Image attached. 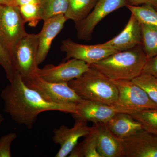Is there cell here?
Segmentation results:
<instances>
[{"label": "cell", "mask_w": 157, "mask_h": 157, "mask_svg": "<svg viewBox=\"0 0 157 157\" xmlns=\"http://www.w3.org/2000/svg\"><path fill=\"white\" fill-rule=\"evenodd\" d=\"M16 6L19 9L25 22L32 27L36 26L42 20L40 15V0H16Z\"/></svg>", "instance_id": "obj_19"}, {"label": "cell", "mask_w": 157, "mask_h": 157, "mask_svg": "<svg viewBox=\"0 0 157 157\" xmlns=\"http://www.w3.org/2000/svg\"><path fill=\"white\" fill-rule=\"evenodd\" d=\"M1 98L4 101V112L15 123L29 129L33 128L42 112L58 111L73 114L77 109V104H59L48 101L29 87L17 72L13 81L2 91Z\"/></svg>", "instance_id": "obj_1"}, {"label": "cell", "mask_w": 157, "mask_h": 157, "mask_svg": "<svg viewBox=\"0 0 157 157\" xmlns=\"http://www.w3.org/2000/svg\"><path fill=\"white\" fill-rule=\"evenodd\" d=\"M68 3V0H40L41 20L45 21L57 15H65Z\"/></svg>", "instance_id": "obj_20"}, {"label": "cell", "mask_w": 157, "mask_h": 157, "mask_svg": "<svg viewBox=\"0 0 157 157\" xmlns=\"http://www.w3.org/2000/svg\"><path fill=\"white\" fill-rule=\"evenodd\" d=\"M0 5L16 6V0H0Z\"/></svg>", "instance_id": "obj_30"}, {"label": "cell", "mask_w": 157, "mask_h": 157, "mask_svg": "<svg viewBox=\"0 0 157 157\" xmlns=\"http://www.w3.org/2000/svg\"><path fill=\"white\" fill-rule=\"evenodd\" d=\"M142 44L141 24L132 14L124 28L116 36L101 45L117 52L129 50Z\"/></svg>", "instance_id": "obj_13"}, {"label": "cell", "mask_w": 157, "mask_h": 157, "mask_svg": "<svg viewBox=\"0 0 157 157\" xmlns=\"http://www.w3.org/2000/svg\"><path fill=\"white\" fill-rule=\"evenodd\" d=\"M116 137L121 140L125 139L143 129L142 125L131 114L118 112L105 123Z\"/></svg>", "instance_id": "obj_17"}, {"label": "cell", "mask_w": 157, "mask_h": 157, "mask_svg": "<svg viewBox=\"0 0 157 157\" xmlns=\"http://www.w3.org/2000/svg\"><path fill=\"white\" fill-rule=\"evenodd\" d=\"M0 65L5 70L7 78L11 82L17 73L10 52L0 37Z\"/></svg>", "instance_id": "obj_24"}, {"label": "cell", "mask_w": 157, "mask_h": 157, "mask_svg": "<svg viewBox=\"0 0 157 157\" xmlns=\"http://www.w3.org/2000/svg\"><path fill=\"white\" fill-rule=\"evenodd\" d=\"M90 67L84 62L71 59L57 66L48 64L42 69L38 68L34 74L49 82L68 83L81 76Z\"/></svg>", "instance_id": "obj_8"}, {"label": "cell", "mask_w": 157, "mask_h": 157, "mask_svg": "<svg viewBox=\"0 0 157 157\" xmlns=\"http://www.w3.org/2000/svg\"><path fill=\"white\" fill-rule=\"evenodd\" d=\"M86 138L79 143L82 149L84 157H101L97 149V137L94 129H92Z\"/></svg>", "instance_id": "obj_26"}, {"label": "cell", "mask_w": 157, "mask_h": 157, "mask_svg": "<svg viewBox=\"0 0 157 157\" xmlns=\"http://www.w3.org/2000/svg\"><path fill=\"white\" fill-rule=\"evenodd\" d=\"M25 23L17 6L0 5V37L12 57L17 42L27 33Z\"/></svg>", "instance_id": "obj_6"}, {"label": "cell", "mask_w": 157, "mask_h": 157, "mask_svg": "<svg viewBox=\"0 0 157 157\" xmlns=\"http://www.w3.org/2000/svg\"><path fill=\"white\" fill-rule=\"evenodd\" d=\"M17 137L16 133L11 132L0 138V157H11V144Z\"/></svg>", "instance_id": "obj_27"}, {"label": "cell", "mask_w": 157, "mask_h": 157, "mask_svg": "<svg viewBox=\"0 0 157 157\" xmlns=\"http://www.w3.org/2000/svg\"><path fill=\"white\" fill-rule=\"evenodd\" d=\"M121 141L124 157H157V136L144 129Z\"/></svg>", "instance_id": "obj_12"}, {"label": "cell", "mask_w": 157, "mask_h": 157, "mask_svg": "<svg viewBox=\"0 0 157 157\" xmlns=\"http://www.w3.org/2000/svg\"><path fill=\"white\" fill-rule=\"evenodd\" d=\"M92 127L88 125L87 122L76 120L72 128L62 125L58 129L53 130L52 140L56 144H59L60 148L56 157H66L69 155L80 137L87 136L91 132Z\"/></svg>", "instance_id": "obj_11"}, {"label": "cell", "mask_w": 157, "mask_h": 157, "mask_svg": "<svg viewBox=\"0 0 157 157\" xmlns=\"http://www.w3.org/2000/svg\"><path fill=\"white\" fill-rule=\"evenodd\" d=\"M118 112L113 106L82 99L77 104L76 113L72 115L75 120L106 123Z\"/></svg>", "instance_id": "obj_14"}, {"label": "cell", "mask_w": 157, "mask_h": 157, "mask_svg": "<svg viewBox=\"0 0 157 157\" xmlns=\"http://www.w3.org/2000/svg\"><path fill=\"white\" fill-rule=\"evenodd\" d=\"M4 120H5V118H4L2 114L0 113V126L1 125Z\"/></svg>", "instance_id": "obj_31"}, {"label": "cell", "mask_w": 157, "mask_h": 157, "mask_svg": "<svg viewBox=\"0 0 157 157\" xmlns=\"http://www.w3.org/2000/svg\"><path fill=\"white\" fill-rule=\"evenodd\" d=\"M97 137V149L101 157H124L121 140L114 136L105 123L93 126Z\"/></svg>", "instance_id": "obj_16"}, {"label": "cell", "mask_w": 157, "mask_h": 157, "mask_svg": "<svg viewBox=\"0 0 157 157\" xmlns=\"http://www.w3.org/2000/svg\"><path fill=\"white\" fill-rule=\"evenodd\" d=\"M157 78V55L148 59L144 67L142 73Z\"/></svg>", "instance_id": "obj_28"}, {"label": "cell", "mask_w": 157, "mask_h": 157, "mask_svg": "<svg viewBox=\"0 0 157 157\" xmlns=\"http://www.w3.org/2000/svg\"><path fill=\"white\" fill-rule=\"evenodd\" d=\"M128 4L127 0H98L87 17L76 25L78 39L86 41L90 40L96 26L103 18Z\"/></svg>", "instance_id": "obj_9"}, {"label": "cell", "mask_w": 157, "mask_h": 157, "mask_svg": "<svg viewBox=\"0 0 157 157\" xmlns=\"http://www.w3.org/2000/svg\"><path fill=\"white\" fill-rule=\"evenodd\" d=\"M144 130L157 136V109H147L131 113Z\"/></svg>", "instance_id": "obj_23"}, {"label": "cell", "mask_w": 157, "mask_h": 157, "mask_svg": "<svg viewBox=\"0 0 157 157\" xmlns=\"http://www.w3.org/2000/svg\"><path fill=\"white\" fill-rule=\"evenodd\" d=\"M128 5L133 6L149 5L152 6L157 10V0H127Z\"/></svg>", "instance_id": "obj_29"}, {"label": "cell", "mask_w": 157, "mask_h": 157, "mask_svg": "<svg viewBox=\"0 0 157 157\" xmlns=\"http://www.w3.org/2000/svg\"><path fill=\"white\" fill-rule=\"evenodd\" d=\"M67 20L64 14H61L43 21V27L38 34L39 46L37 63L38 66L45 60L54 39L63 28Z\"/></svg>", "instance_id": "obj_15"}, {"label": "cell", "mask_w": 157, "mask_h": 157, "mask_svg": "<svg viewBox=\"0 0 157 157\" xmlns=\"http://www.w3.org/2000/svg\"><path fill=\"white\" fill-rule=\"evenodd\" d=\"M132 81L147 93L150 98L157 104V78L142 73Z\"/></svg>", "instance_id": "obj_25"}, {"label": "cell", "mask_w": 157, "mask_h": 157, "mask_svg": "<svg viewBox=\"0 0 157 157\" xmlns=\"http://www.w3.org/2000/svg\"><path fill=\"white\" fill-rule=\"evenodd\" d=\"M98 0H68L67 10L65 14L67 20L77 25L83 20L92 11Z\"/></svg>", "instance_id": "obj_18"}, {"label": "cell", "mask_w": 157, "mask_h": 157, "mask_svg": "<svg viewBox=\"0 0 157 157\" xmlns=\"http://www.w3.org/2000/svg\"><path fill=\"white\" fill-rule=\"evenodd\" d=\"M141 24L142 45L148 59L157 55V29L152 26Z\"/></svg>", "instance_id": "obj_21"}, {"label": "cell", "mask_w": 157, "mask_h": 157, "mask_svg": "<svg viewBox=\"0 0 157 157\" xmlns=\"http://www.w3.org/2000/svg\"><path fill=\"white\" fill-rule=\"evenodd\" d=\"M148 60L142 44L129 50L117 52L90 65L112 80H132L142 74Z\"/></svg>", "instance_id": "obj_2"}, {"label": "cell", "mask_w": 157, "mask_h": 157, "mask_svg": "<svg viewBox=\"0 0 157 157\" xmlns=\"http://www.w3.org/2000/svg\"><path fill=\"white\" fill-rule=\"evenodd\" d=\"M39 39L38 34H26L17 42L12 58L15 69L22 77L35 74L37 64Z\"/></svg>", "instance_id": "obj_7"}, {"label": "cell", "mask_w": 157, "mask_h": 157, "mask_svg": "<svg viewBox=\"0 0 157 157\" xmlns=\"http://www.w3.org/2000/svg\"><path fill=\"white\" fill-rule=\"evenodd\" d=\"M68 84L83 100L110 106L117 100L118 91L113 81L90 66L87 71Z\"/></svg>", "instance_id": "obj_3"}, {"label": "cell", "mask_w": 157, "mask_h": 157, "mask_svg": "<svg viewBox=\"0 0 157 157\" xmlns=\"http://www.w3.org/2000/svg\"><path fill=\"white\" fill-rule=\"evenodd\" d=\"M126 7L140 23L145 24L157 29V10L149 5L133 6L127 5Z\"/></svg>", "instance_id": "obj_22"}, {"label": "cell", "mask_w": 157, "mask_h": 157, "mask_svg": "<svg viewBox=\"0 0 157 157\" xmlns=\"http://www.w3.org/2000/svg\"><path fill=\"white\" fill-rule=\"evenodd\" d=\"M60 48L66 53L67 59H76L90 65L96 63L117 52L101 44L83 45L76 43L70 39L62 41Z\"/></svg>", "instance_id": "obj_10"}, {"label": "cell", "mask_w": 157, "mask_h": 157, "mask_svg": "<svg viewBox=\"0 0 157 157\" xmlns=\"http://www.w3.org/2000/svg\"><path fill=\"white\" fill-rule=\"evenodd\" d=\"M117 88L118 95L112 106L119 112L131 114L147 109H157L147 93L132 80H113Z\"/></svg>", "instance_id": "obj_4"}, {"label": "cell", "mask_w": 157, "mask_h": 157, "mask_svg": "<svg viewBox=\"0 0 157 157\" xmlns=\"http://www.w3.org/2000/svg\"><path fill=\"white\" fill-rule=\"evenodd\" d=\"M24 82L29 87L35 90L48 101L65 104H78L82 101L68 83H55L46 81L35 74L22 77Z\"/></svg>", "instance_id": "obj_5"}]
</instances>
